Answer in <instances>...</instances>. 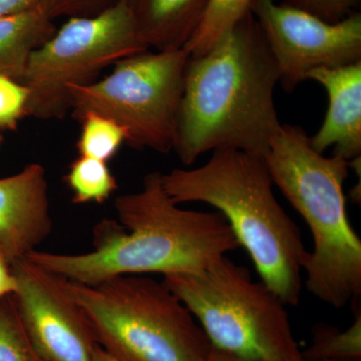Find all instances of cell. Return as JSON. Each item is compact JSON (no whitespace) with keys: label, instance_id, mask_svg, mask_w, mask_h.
<instances>
[{"label":"cell","instance_id":"cell-1","mask_svg":"<svg viewBox=\"0 0 361 361\" xmlns=\"http://www.w3.org/2000/svg\"><path fill=\"white\" fill-rule=\"evenodd\" d=\"M115 209L118 223L97 224L92 251L35 250L26 257L70 281L94 285L121 275L200 272L240 248L222 214L180 208L160 172L145 176L140 191L116 197Z\"/></svg>","mask_w":361,"mask_h":361},{"label":"cell","instance_id":"cell-2","mask_svg":"<svg viewBox=\"0 0 361 361\" xmlns=\"http://www.w3.org/2000/svg\"><path fill=\"white\" fill-rule=\"evenodd\" d=\"M280 75L264 35L247 13L203 56H190L174 151L185 166L217 149L264 157L279 122Z\"/></svg>","mask_w":361,"mask_h":361},{"label":"cell","instance_id":"cell-3","mask_svg":"<svg viewBox=\"0 0 361 361\" xmlns=\"http://www.w3.org/2000/svg\"><path fill=\"white\" fill-rule=\"evenodd\" d=\"M161 184L178 205L201 202L217 209L248 252L261 281L286 305L299 303L308 251L298 226L275 197L263 157L217 149L201 167L161 174Z\"/></svg>","mask_w":361,"mask_h":361},{"label":"cell","instance_id":"cell-4","mask_svg":"<svg viewBox=\"0 0 361 361\" xmlns=\"http://www.w3.org/2000/svg\"><path fill=\"white\" fill-rule=\"evenodd\" d=\"M273 183L310 227L313 250L303 265L306 289L343 308L361 296V240L346 212L344 180L350 163L323 156L302 127L281 125L264 157Z\"/></svg>","mask_w":361,"mask_h":361},{"label":"cell","instance_id":"cell-5","mask_svg":"<svg viewBox=\"0 0 361 361\" xmlns=\"http://www.w3.org/2000/svg\"><path fill=\"white\" fill-rule=\"evenodd\" d=\"M97 344L123 361H206L213 346L186 305L163 283L121 275L85 285L63 278Z\"/></svg>","mask_w":361,"mask_h":361},{"label":"cell","instance_id":"cell-6","mask_svg":"<svg viewBox=\"0 0 361 361\" xmlns=\"http://www.w3.org/2000/svg\"><path fill=\"white\" fill-rule=\"evenodd\" d=\"M213 348L246 360L305 361L286 304L250 271L224 256L196 273L164 275Z\"/></svg>","mask_w":361,"mask_h":361},{"label":"cell","instance_id":"cell-7","mask_svg":"<svg viewBox=\"0 0 361 361\" xmlns=\"http://www.w3.org/2000/svg\"><path fill=\"white\" fill-rule=\"evenodd\" d=\"M189 59L185 47L121 59L101 80L68 89L73 118L99 114L125 130L126 142L133 148L170 153Z\"/></svg>","mask_w":361,"mask_h":361},{"label":"cell","instance_id":"cell-8","mask_svg":"<svg viewBox=\"0 0 361 361\" xmlns=\"http://www.w3.org/2000/svg\"><path fill=\"white\" fill-rule=\"evenodd\" d=\"M148 49L137 35L129 0H118L92 18H71L30 56L23 80L30 92L26 116L65 118L71 87L89 84L104 68Z\"/></svg>","mask_w":361,"mask_h":361},{"label":"cell","instance_id":"cell-9","mask_svg":"<svg viewBox=\"0 0 361 361\" xmlns=\"http://www.w3.org/2000/svg\"><path fill=\"white\" fill-rule=\"evenodd\" d=\"M257 20L279 71V82L292 92L310 71L361 61V13L327 23L275 0H252Z\"/></svg>","mask_w":361,"mask_h":361},{"label":"cell","instance_id":"cell-10","mask_svg":"<svg viewBox=\"0 0 361 361\" xmlns=\"http://www.w3.org/2000/svg\"><path fill=\"white\" fill-rule=\"evenodd\" d=\"M18 280L13 297L35 350L44 361H92L96 337L84 311L66 290L63 278L27 257L11 264Z\"/></svg>","mask_w":361,"mask_h":361},{"label":"cell","instance_id":"cell-11","mask_svg":"<svg viewBox=\"0 0 361 361\" xmlns=\"http://www.w3.org/2000/svg\"><path fill=\"white\" fill-rule=\"evenodd\" d=\"M47 173L39 163L0 178V256L9 264L37 250L51 234Z\"/></svg>","mask_w":361,"mask_h":361},{"label":"cell","instance_id":"cell-12","mask_svg":"<svg viewBox=\"0 0 361 361\" xmlns=\"http://www.w3.org/2000/svg\"><path fill=\"white\" fill-rule=\"evenodd\" d=\"M329 94V110L319 130L310 137L318 153L334 147V155L353 161L361 155V61L310 71Z\"/></svg>","mask_w":361,"mask_h":361},{"label":"cell","instance_id":"cell-13","mask_svg":"<svg viewBox=\"0 0 361 361\" xmlns=\"http://www.w3.org/2000/svg\"><path fill=\"white\" fill-rule=\"evenodd\" d=\"M210 0H134L137 35L157 51L184 49L200 25Z\"/></svg>","mask_w":361,"mask_h":361},{"label":"cell","instance_id":"cell-14","mask_svg":"<svg viewBox=\"0 0 361 361\" xmlns=\"http://www.w3.org/2000/svg\"><path fill=\"white\" fill-rule=\"evenodd\" d=\"M42 6L0 18V75L23 82L33 51L54 35Z\"/></svg>","mask_w":361,"mask_h":361},{"label":"cell","instance_id":"cell-15","mask_svg":"<svg viewBox=\"0 0 361 361\" xmlns=\"http://www.w3.org/2000/svg\"><path fill=\"white\" fill-rule=\"evenodd\" d=\"M355 305V322L341 330L327 323H318L312 329L310 348L301 351L305 361H361L360 304Z\"/></svg>","mask_w":361,"mask_h":361},{"label":"cell","instance_id":"cell-16","mask_svg":"<svg viewBox=\"0 0 361 361\" xmlns=\"http://www.w3.org/2000/svg\"><path fill=\"white\" fill-rule=\"evenodd\" d=\"M252 0H210L200 25L185 49L191 56L210 51L231 30L233 26L250 11Z\"/></svg>","mask_w":361,"mask_h":361},{"label":"cell","instance_id":"cell-17","mask_svg":"<svg viewBox=\"0 0 361 361\" xmlns=\"http://www.w3.org/2000/svg\"><path fill=\"white\" fill-rule=\"evenodd\" d=\"M66 182L75 204L104 203L118 189L108 163L85 156L71 164Z\"/></svg>","mask_w":361,"mask_h":361},{"label":"cell","instance_id":"cell-18","mask_svg":"<svg viewBox=\"0 0 361 361\" xmlns=\"http://www.w3.org/2000/svg\"><path fill=\"white\" fill-rule=\"evenodd\" d=\"M82 123L77 149L80 156L108 163L126 142L125 130L106 116L87 113L78 118Z\"/></svg>","mask_w":361,"mask_h":361},{"label":"cell","instance_id":"cell-19","mask_svg":"<svg viewBox=\"0 0 361 361\" xmlns=\"http://www.w3.org/2000/svg\"><path fill=\"white\" fill-rule=\"evenodd\" d=\"M0 361H44L26 334L11 295L0 300Z\"/></svg>","mask_w":361,"mask_h":361},{"label":"cell","instance_id":"cell-20","mask_svg":"<svg viewBox=\"0 0 361 361\" xmlns=\"http://www.w3.org/2000/svg\"><path fill=\"white\" fill-rule=\"evenodd\" d=\"M30 92L23 82L0 75V128L16 130L26 116Z\"/></svg>","mask_w":361,"mask_h":361},{"label":"cell","instance_id":"cell-21","mask_svg":"<svg viewBox=\"0 0 361 361\" xmlns=\"http://www.w3.org/2000/svg\"><path fill=\"white\" fill-rule=\"evenodd\" d=\"M361 0H282L281 4L314 16L327 23H337L358 13Z\"/></svg>","mask_w":361,"mask_h":361},{"label":"cell","instance_id":"cell-22","mask_svg":"<svg viewBox=\"0 0 361 361\" xmlns=\"http://www.w3.org/2000/svg\"><path fill=\"white\" fill-rule=\"evenodd\" d=\"M18 290V280L14 276L11 264L0 256V300L13 295Z\"/></svg>","mask_w":361,"mask_h":361},{"label":"cell","instance_id":"cell-23","mask_svg":"<svg viewBox=\"0 0 361 361\" xmlns=\"http://www.w3.org/2000/svg\"><path fill=\"white\" fill-rule=\"evenodd\" d=\"M42 0H0V18L16 16L40 6Z\"/></svg>","mask_w":361,"mask_h":361},{"label":"cell","instance_id":"cell-24","mask_svg":"<svg viewBox=\"0 0 361 361\" xmlns=\"http://www.w3.org/2000/svg\"><path fill=\"white\" fill-rule=\"evenodd\" d=\"M206 361H258L246 360V358L240 357L238 355L227 353V351L221 350V349L212 348Z\"/></svg>","mask_w":361,"mask_h":361},{"label":"cell","instance_id":"cell-25","mask_svg":"<svg viewBox=\"0 0 361 361\" xmlns=\"http://www.w3.org/2000/svg\"><path fill=\"white\" fill-rule=\"evenodd\" d=\"M80 1V0H47L44 4H40L47 13L51 16L52 11H58L61 8H66V6H70L71 4L75 2Z\"/></svg>","mask_w":361,"mask_h":361},{"label":"cell","instance_id":"cell-26","mask_svg":"<svg viewBox=\"0 0 361 361\" xmlns=\"http://www.w3.org/2000/svg\"><path fill=\"white\" fill-rule=\"evenodd\" d=\"M92 361H123L116 356L111 355L108 351L104 350L101 346L97 344L96 349H94V358Z\"/></svg>","mask_w":361,"mask_h":361},{"label":"cell","instance_id":"cell-27","mask_svg":"<svg viewBox=\"0 0 361 361\" xmlns=\"http://www.w3.org/2000/svg\"><path fill=\"white\" fill-rule=\"evenodd\" d=\"M1 141H2V137H1V135H0V144H1Z\"/></svg>","mask_w":361,"mask_h":361}]
</instances>
